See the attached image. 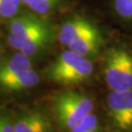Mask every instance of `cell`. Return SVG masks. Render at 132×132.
<instances>
[{
  "mask_svg": "<svg viewBox=\"0 0 132 132\" xmlns=\"http://www.w3.org/2000/svg\"><path fill=\"white\" fill-rule=\"evenodd\" d=\"M105 106L111 131L132 132V89L111 90Z\"/></svg>",
  "mask_w": 132,
  "mask_h": 132,
  "instance_id": "obj_3",
  "label": "cell"
},
{
  "mask_svg": "<svg viewBox=\"0 0 132 132\" xmlns=\"http://www.w3.org/2000/svg\"><path fill=\"white\" fill-rule=\"evenodd\" d=\"M15 132H59L49 109L26 107L14 112Z\"/></svg>",
  "mask_w": 132,
  "mask_h": 132,
  "instance_id": "obj_5",
  "label": "cell"
},
{
  "mask_svg": "<svg viewBox=\"0 0 132 132\" xmlns=\"http://www.w3.org/2000/svg\"><path fill=\"white\" fill-rule=\"evenodd\" d=\"M104 127L100 117L92 112L83 118L70 132H103Z\"/></svg>",
  "mask_w": 132,
  "mask_h": 132,
  "instance_id": "obj_11",
  "label": "cell"
},
{
  "mask_svg": "<svg viewBox=\"0 0 132 132\" xmlns=\"http://www.w3.org/2000/svg\"><path fill=\"white\" fill-rule=\"evenodd\" d=\"M21 1H22V3H23V4L28 5V3H29V2H31L32 0H21Z\"/></svg>",
  "mask_w": 132,
  "mask_h": 132,
  "instance_id": "obj_16",
  "label": "cell"
},
{
  "mask_svg": "<svg viewBox=\"0 0 132 132\" xmlns=\"http://www.w3.org/2000/svg\"><path fill=\"white\" fill-rule=\"evenodd\" d=\"M103 75L111 90H131L132 54L121 47L110 48L104 58Z\"/></svg>",
  "mask_w": 132,
  "mask_h": 132,
  "instance_id": "obj_2",
  "label": "cell"
},
{
  "mask_svg": "<svg viewBox=\"0 0 132 132\" xmlns=\"http://www.w3.org/2000/svg\"><path fill=\"white\" fill-rule=\"evenodd\" d=\"M94 110V100L89 94L79 90L66 89L53 95L50 111L58 131L70 132Z\"/></svg>",
  "mask_w": 132,
  "mask_h": 132,
  "instance_id": "obj_1",
  "label": "cell"
},
{
  "mask_svg": "<svg viewBox=\"0 0 132 132\" xmlns=\"http://www.w3.org/2000/svg\"><path fill=\"white\" fill-rule=\"evenodd\" d=\"M114 7L120 17L132 19V0H116Z\"/></svg>",
  "mask_w": 132,
  "mask_h": 132,
  "instance_id": "obj_15",
  "label": "cell"
},
{
  "mask_svg": "<svg viewBox=\"0 0 132 132\" xmlns=\"http://www.w3.org/2000/svg\"><path fill=\"white\" fill-rule=\"evenodd\" d=\"M95 28H97L83 18L80 17L71 18L65 22L60 28L58 35L59 41L61 42L62 45L67 47L75 39L94 30Z\"/></svg>",
  "mask_w": 132,
  "mask_h": 132,
  "instance_id": "obj_8",
  "label": "cell"
},
{
  "mask_svg": "<svg viewBox=\"0 0 132 132\" xmlns=\"http://www.w3.org/2000/svg\"><path fill=\"white\" fill-rule=\"evenodd\" d=\"M52 41V30L40 20L36 24L17 35H8L7 42L10 47L23 53L28 58L36 56L45 50Z\"/></svg>",
  "mask_w": 132,
  "mask_h": 132,
  "instance_id": "obj_4",
  "label": "cell"
},
{
  "mask_svg": "<svg viewBox=\"0 0 132 132\" xmlns=\"http://www.w3.org/2000/svg\"><path fill=\"white\" fill-rule=\"evenodd\" d=\"M102 43L103 40L100 31L97 28H95L94 30L75 39L67 47L82 57L90 59L99 53Z\"/></svg>",
  "mask_w": 132,
  "mask_h": 132,
  "instance_id": "obj_9",
  "label": "cell"
},
{
  "mask_svg": "<svg viewBox=\"0 0 132 132\" xmlns=\"http://www.w3.org/2000/svg\"><path fill=\"white\" fill-rule=\"evenodd\" d=\"M21 0H0V19L13 18L18 13Z\"/></svg>",
  "mask_w": 132,
  "mask_h": 132,
  "instance_id": "obj_12",
  "label": "cell"
},
{
  "mask_svg": "<svg viewBox=\"0 0 132 132\" xmlns=\"http://www.w3.org/2000/svg\"><path fill=\"white\" fill-rule=\"evenodd\" d=\"M39 81L40 76L37 71L32 69L6 83L3 87L0 88V91L7 94L21 93L35 87L39 83Z\"/></svg>",
  "mask_w": 132,
  "mask_h": 132,
  "instance_id": "obj_10",
  "label": "cell"
},
{
  "mask_svg": "<svg viewBox=\"0 0 132 132\" xmlns=\"http://www.w3.org/2000/svg\"><path fill=\"white\" fill-rule=\"evenodd\" d=\"M94 72L93 62L89 58L82 59L79 63L58 76L54 83L61 85H76L88 80Z\"/></svg>",
  "mask_w": 132,
  "mask_h": 132,
  "instance_id": "obj_7",
  "label": "cell"
},
{
  "mask_svg": "<svg viewBox=\"0 0 132 132\" xmlns=\"http://www.w3.org/2000/svg\"><path fill=\"white\" fill-rule=\"evenodd\" d=\"M59 0H32L28 4V8L37 14H46L55 7Z\"/></svg>",
  "mask_w": 132,
  "mask_h": 132,
  "instance_id": "obj_14",
  "label": "cell"
},
{
  "mask_svg": "<svg viewBox=\"0 0 132 132\" xmlns=\"http://www.w3.org/2000/svg\"><path fill=\"white\" fill-rule=\"evenodd\" d=\"M32 70L30 58L17 52L0 58V88L17 76Z\"/></svg>",
  "mask_w": 132,
  "mask_h": 132,
  "instance_id": "obj_6",
  "label": "cell"
},
{
  "mask_svg": "<svg viewBox=\"0 0 132 132\" xmlns=\"http://www.w3.org/2000/svg\"><path fill=\"white\" fill-rule=\"evenodd\" d=\"M0 132H15L14 112L0 109Z\"/></svg>",
  "mask_w": 132,
  "mask_h": 132,
  "instance_id": "obj_13",
  "label": "cell"
}]
</instances>
